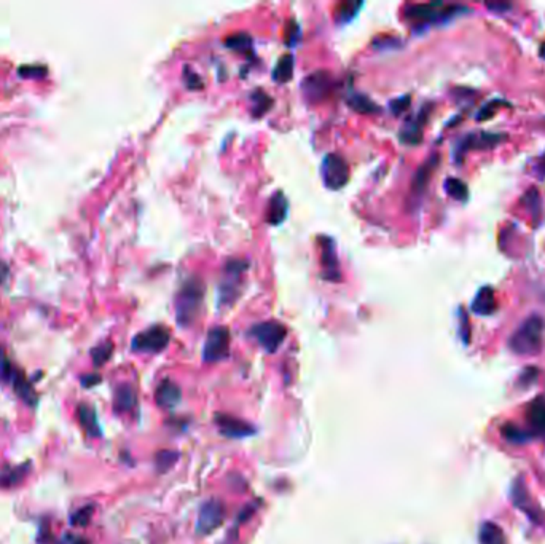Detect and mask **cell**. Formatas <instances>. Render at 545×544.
<instances>
[{"label":"cell","mask_w":545,"mask_h":544,"mask_svg":"<svg viewBox=\"0 0 545 544\" xmlns=\"http://www.w3.org/2000/svg\"><path fill=\"white\" fill-rule=\"evenodd\" d=\"M545 321L542 316L532 315L520 324L508 339V348L520 356H534L544 347Z\"/></svg>","instance_id":"cell-1"},{"label":"cell","mask_w":545,"mask_h":544,"mask_svg":"<svg viewBox=\"0 0 545 544\" xmlns=\"http://www.w3.org/2000/svg\"><path fill=\"white\" fill-rule=\"evenodd\" d=\"M204 299V285L199 278H188L183 281L176 297V318L180 328H188L198 318Z\"/></svg>","instance_id":"cell-2"},{"label":"cell","mask_w":545,"mask_h":544,"mask_svg":"<svg viewBox=\"0 0 545 544\" xmlns=\"http://www.w3.org/2000/svg\"><path fill=\"white\" fill-rule=\"evenodd\" d=\"M466 10L459 5H443L442 2L410 5L405 8V18H408L414 25H431V22L447 21Z\"/></svg>","instance_id":"cell-3"},{"label":"cell","mask_w":545,"mask_h":544,"mask_svg":"<svg viewBox=\"0 0 545 544\" xmlns=\"http://www.w3.org/2000/svg\"><path fill=\"white\" fill-rule=\"evenodd\" d=\"M249 264L242 259H230L223 267V280L218 287L222 305H232L241 292L242 276H244Z\"/></svg>","instance_id":"cell-4"},{"label":"cell","mask_w":545,"mask_h":544,"mask_svg":"<svg viewBox=\"0 0 545 544\" xmlns=\"http://www.w3.org/2000/svg\"><path fill=\"white\" fill-rule=\"evenodd\" d=\"M249 335L256 339L257 344L265 351L275 353L282 345V342L286 340L287 329L280 321H263L252 326V329L249 330Z\"/></svg>","instance_id":"cell-5"},{"label":"cell","mask_w":545,"mask_h":544,"mask_svg":"<svg viewBox=\"0 0 545 544\" xmlns=\"http://www.w3.org/2000/svg\"><path fill=\"white\" fill-rule=\"evenodd\" d=\"M322 181L330 190H340L349 181V164L339 153H327L322 160Z\"/></svg>","instance_id":"cell-6"},{"label":"cell","mask_w":545,"mask_h":544,"mask_svg":"<svg viewBox=\"0 0 545 544\" xmlns=\"http://www.w3.org/2000/svg\"><path fill=\"white\" fill-rule=\"evenodd\" d=\"M169 342L171 334L168 329L164 326H152L134 337L131 348L136 353H162Z\"/></svg>","instance_id":"cell-7"},{"label":"cell","mask_w":545,"mask_h":544,"mask_svg":"<svg viewBox=\"0 0 545 544\" xmlns=\"http://www.w3.org/2000/svg\"><path fill=\"white\" fill-rule=\"evenodd\" d=\"M227 510L222 500L211 498L201 505L197 519V531L199 535H209L223 524Z\"/></svg>","instance_id":"cell-8"},{"label":"cell","mask_w":545,"mask_h":544,"mask_svg":"<svg viewBox=\"0 0 545 544\" xmlns=\"http://www.w3.org/2000/svg\"><path fill=\"white\" fill-rule=\"evenodd\" d=\"M230 353V330L223 326L212 328L206 335L203 359L206 363H218L228 356Z\"/></svg>","instance_id":"cell-9"},{"label":"cell","mask_w":545,"mask_h":544,"mask_svg":"<svg viewBox=\"0 0 545 544\" xmlns=\"http://www.w3.org/2000/svg\"><path fill=\"white\" fill-rule=\"evenodd\" d=\"M331 88H334V80L327 70H316L308 75L301 84V90L310 103H321L331 93Z\"/></svg>","instance_id":"cell-10"},{"label":"cell","mask_w":545,"mask_h":544,"mask_svg":"<svg viewBox=\"0 0 545 544\" xmlns=\"http://www.w3.org/2000/svg\"><path fill=\"white\" fill-rule=\"evenodd\" d=\"M214 422L217 425L221 434L230 439H242V437H249L256 434V428L254 425L244 422L238 417H232L228 413H216Z\"/></svg>","instance_id":"cell-11"},{"label":"cell","mask_w":545,"mask_h":544,"mask_svg":"<svg viewBox=\"0 0 545 544\" xmlns=\"http://www.w3.org/2000/svg\"><path fill=\"white\" fill-rule=\"evenodd\" d=\"M512 501L513 505L518 507V510L523 511L526 516H528L531 520L534 522H541L542 520V512L539 510L537 505L528 493V488H526V484L523 481V477H518L517 481L513 482L512 486Z\"/></svg>","instance_id":"cell-12"},{"label":"cell","mask_w":545,"mask_h":544,"mask_svg":"<svg viewBox=\"0 0 545 544\" xmlns=\"http://www.w3.org/2000/svg\"><path fill=\"white\" fill-rule=\"evenodd\" d=\"M319 246H321V262H322V268H324V278L330 281H340L341 273H340V265H339V257H336V250L334 241L327 236H321L319 238Z\"/></svg>","instance_id":"cell-13"},{"label":"cell","mask_w":545,"mask_h":544,"mask_svg":"<svg viewBox=\"0 0 545 544\" xmlns=\"http://www.w3.org/2000/svg\"><path fill=\"white\" fill-rule=\"evenodd\" d=\"M506 139V134L499 133H477L469 134L464 139H461L458 153L464 155L467 150H482V149H493L499 145Z\"/></svg>","instance_id":"cell-14"},{"label":"cell","mask_w":545,"mask_h":544,"mask_svg":"<svg viewBox=\"0 0 545 544\" xmlns=\"http://www.w3.org/2000/svg\"><path fill=\"white\" fill-rule=\"evenodd\" d=\"M437 163H438V157H431L428 162H426L423 167L416 171V174H414V179H413V184H412L410 205L418 206L419 203H421V200L426 193V188H428V184H429V179H431L432 173H434Z\"/></svg>","instance_id":"cell-15"},{"label":"cell","mask_w":545,"mask_h":544,"mask_svg":"<svg viewBox=\"0 0 545 544\" xmlns=\"http://www.w3.org/2000/svg\"><path fill=\"white\" fill-rule=\"evenodd\" d=\"M496 309H497L496 294L493 291V287H490V286H485V287L480 289L471 304V310L478 316L493 315Z\"/></svg>","instance_id":"cell-16"},{"label":"cell","mask_w":545,"mask_h":544,"mask_svg":"<svg viewBox=\"0 0 545 544\" xmlns=\"http://www.w3.org/2000/svg\"><path fill=\"white\" fill-rule=\"evenodd\" d=\"M182 391L177 383L173 380H163L159 383L155 393V401L159 407L163 409H173L180 402Z\"/></svg>","instance_id":"cell-17"},{"label":"cell","mask_w":545,"mask_h":544,"mask_svg":"<svg viewBox=\"0 0 545 544\" xmlns=\"http://www.w3.org/2000/svg\"><path fill=\"white\" fill-rule=\"evenodd\" d=\"M526 422L531 428V434L545 436V399L537 398L526 409Z\"/></svg>","instance_id":"cell-18"},{"label":"cell","mask_w":545,"mask_h":544,"mask_svg":"<svg viewBox=\"0 0 545 544\" xmlns=\"http://www.w3.org/2000/svg\"><path fill=\"white\" fill-rule=\"evenodd\" d=\"M29 471H31V463H21L13 466H4L0 469V488H13L25 481Z\"/></svg>","instance_id":"cell-19"},{"label":"cell","mask_w":545,"mask_h":544,"mask_svg":"<svg viewBox=\"0 0 545 544\" xmlns=\"http://www.w3.org/2000/svg\"><path fill=\"white\" fill-rule=\"evenodd\" d=\"M136 404H138V394H136V389L131 385L123 383V385H120L115 389L114 409L117 413L131 412L136 407Z\"/></svg>","instance_id":"cell-20"},{"label":"cell","mask_w":545,"mask_h":544,"mask_svg":"<svg viewBox=\"0 0 545 544\" xmlns=\"http://www.w3.org/2000/svg\"><path fill=\"white\" fill-rule=\"evenodd\" d=\"M287 209H289V205L286 197H284V193L276 192L270 200L268 212H266V221H268V224H271V226H281L287 217Z\"/></svg>","instance_id":"cell-21"},{"label":"cell","mask_w":545,"mask_h":544,"mask_svg":"<svg viewBox=\"0 0 545 544\" xmlns=\"http://www.w3.org/2000/svg\"><path fill=\"white\" fill-rule=\"evenodd\" d=\"M11 385H13V389H15V393L18 394V398L25 402L26 406H29V407L37 406L39 396H37V393L34 391L31 382L27 380L26 375L22 374L21 370L16 372V375L13 378V382H11Z\"/></svg>","instance_id":"cell-22"},{"label":"cell","mask_w":545,"mask_h":544,"mask_svg":"<svg viewBox=\"0 0 545 544\" xmlns=\"http://www.w3.org/2000/svg\"><path fill=\"white\" fill-rule=\"evenodd\" d=\"M77 415H79V422L83 427V429L86 431L88 436L91 437H99L100 436V427L98 422V415L94 407L90 404H80L79 409H77Z\"/></svg>","instance_id":"cell-23"},{"label":"cell","mask_w":545,"mask_h":544,"mask_svg":"<svg viewBox=\"0 0 545 544\" xmlns=\"http://www.w3.org/2000/svg\"><path fill=\"white\" fill-rule=\"evenodd\" d=\"M480 544H507L504 530L494 522H483L478 531Z\"/></svg>","instance_id":"cell-24"},{"label":"cell","mask_w":545,"mask_h":544,"mask_svg":"<svg viewBox=\"0 0 545 544\" xmlns=\"http://www.w3.org/2000/svg\"><path fill=\"white\" fill-rule=\"evenodd\" d=\"M294 75V56L292 55H284L280 61H277L275 70H272V80L277 84H287L292 80Z\"/></svg>","instance_id":"cell-25"},{"label":"cell","mask_w":545,"mask_h":544,"mask_svg":"<svg viewBox=\"0 0 545 544\" xmlns=\"http://www.w3.org/2000/svg\"><path fill=\"white\" fill-rule=\"evenodd\" d=\"M423 120H424V117L421 114V117H418L414 122L407 123V127L402 129V133H400L402 143L410 144V145L421 143V139H423Z\"/></svg>","instance_id":"cell-26"},{"label":"cell","mask_w":545,"mask_h":544,"mask_svg":"<svg viewBox=\"0 0 545 544\" xmlns=\"http://www.w3.org/2000/svg\"><path fill=\"white\" fill-rule=\"evenodd\" d=\"M501 434L511 444H526L531 439V433L513 423H507L501 428Z\"/></svg>","instance_id":"cell-27"},{"label":"cell","mask_w":545,"mask_h":544,"mask_svg":"<svg viewBox=\"0 0 545 544\" xmlns=\"http://www.w3.org/2000/svg\"><path fill=\"white\" fill-rule=\"evenodd\" d=\"M362 2H343L340 4L339 7H336L335 10V20L336 22H340V25H345V22H349L351 20H354L355 16H357L359 10L362 8Z\"/></svg>","instance_id":"cell-28"},{"label":"cell","mask_w":545,"mask_h":544,"mask_svg":"<svg viewBox=\"0 0 545 544\" xmlns=\"http://www.w3.org/2000/svg\"><path fill=\"white\" fill-rule=\"evenodd\" d=\"M252 101V114L254 117H262L271 109L272 99L263 90H256L251 96Z\"/></svg>","instance_id":"cell-29"},{"label":"cell","mask_w":545,"mask_h":544,"mask_svg":"<svg viewBox=\"0 0 545 544\" xmlns=\"http://www.w3.org/2000/svg\"><path fill=\"white\" fill-rule=\"evenodd\" d=\"M445 190L449 197L458 201H467L469 198V188H467L466 182L456 179V177H448L445 181Z\"/></svg>","instance_id":"cell-30"},{"label":"cell","mask_w":545,"mask_h":544,"mask_svg":"<svg viewBox=\"0 0 545 544\" xmlns=\"http://www.w3.org/2000/svg\"><path fill=\"white\" fill-rule=\"evenodd\" d=\"M348 105L353 108L355 112L359 114H373V112H378V105L373 103L372 99H369L364 94H354L348 99Z\"/></svg>","instance_id":"cell-31"},{"label":"cell","mask_w":545,"mask_h":544,"mask_svg":"<svg viewBox=\"0 0 545 544\" xmlns=\"http://www.w3.org/2000/svg\"><path fill=\"white\" fill-rule=\"evenodd\" d=\"M225 45H227L228 48L233 50V51L246 53L247 50H251L252 39H251V35L246 34V32H238L235 35H230V37L225 40Z\"/></svg>","instance_id":"cell-32"},{"label":"cell","mask_w":545,"mask_h":544,"mask_svg":"<svg viewBox=\"0 0 545 544\" xmlns=\"http://www.w3.org/2000/svg\"><path fill=\"white\" fill-rule=\"evenodd\" d=\"M94 510H96L94 505H86V506L80 507V510H77L72 516H70V525H72V527H77V529L86 527V525L91 522Z\"/></svg>","instance_id":"cell-33"},{"label":"cell","mask_w":545,"mask_h":544,"mask_svg":"<svg viewBox=\"0 0 545 544\" xmlns=\"http://www.w3.org/2000/svg\"><path fill=\"white\" fill-rule=\"evenodd\" d=\"M112 353H114V344H112V342H104V344H100L96 348H93L91 359H93L94 365H96V368L104 365L110 359Z\"/></svg>","instance_id":"cell-34"},{"label":"cell","mask_w":545,"mask_h":544,"mask_svg":"<svg viewBox=\"0 0 545 544\" xmlns=\"http://www.w3.org/2000/svg\"><path fill=\"white\" fill-rule=\"evenodd\" d=\"M18 369L11 364V361L7 358V354L4 353L2 348H0V382L2 383H10L13 382V378L16 375Z\"/></svg>","instance_id":"cell-35"},{"label":"cell","mask_w":545,"mask_h":544,"mask_svg":"<svg viewBox=\"0 0 545 544\" xmlns=\"http://www.w3.org/2000/svg\"><path fill=\"white\" fill-rule=\"evenodd\" d=\"M177 460H179V453H177V452H171V451L158 452L157 453V458H155L157 469L159 472L169 471L177 463Z\"/></svg>","instance_id":"cell-36"},{"label":"cell","mask_w":545,"mask_h":544,"mask_svg":"<svg viewBox=\"0 0 545 544\" xmlns=\"http://www.w3.org/2000/svg\"><path fill=\"white\" fill-rule=\"evenodd\" d=\"M21 77H26V79H40V77H45L48 69L41 64H27V66H21L18 69Z\"/></svg>","instance_id":"cell-37"},{"label":"cell","mask_w":545,"mask_h":544,"mask_svg":"<svg viewBox=\"0 0 545 544\" xmlns=\"http://www.w3.org/2000/svg\"><path fill=\"white\" fill-rule=\"evenodd\" d=\"M300 40V26L295 21H290L286 32V44L289 46H294Z\"/></svg>","instance_id":"cell-38"},{"label":"cell","mask_w":545,"mask_h":544,"mask_svg":"<svg viewBox=\"0 0 545 544\" xmlns=\"http://www.w3.org/2000/svg\"><path fill=\"white\" fill-rule=\"evenodd\" d=\"M459 334L461 339H463L464 344H469L471 339V326H469V319H467V315L464 310H461V326H459Z\"/></svg>","instance_id":"cell-39"},{"label":"cell","mask_w":545,"mask_h":544,"mask_svg":"<svg viewBox=\"0 0 545 544\" xmlns=\"http://www.w3.org/2000/svg\"><path fill=\"white\" fill-rule=\"evenodd\" d=\"M537 380V369H526L523 374L520 375L521 387H530Z\"/></svg>","instance_id":"cell-40"},{"label":"cell","mask_w":545,"mask_h":544,"mask_svg":"<svg viewBox=\"0 0 545 544\" xmlns=\"http://www.w3.org/2000/svg\"><path fill=\"white\" fill-rule=\"evenodd\" d=\"M408 105H410V96H404V98H400V99L393 101V103H390V109H393V112H394L395 115H399V114H402V112H404L408 108Z\"/></svg>","instance_id":"cell-41"},{"label":"cell","mask_w":545,"mask_h":544,"mask_svg":"<svg viewBox=\"0 0 545 544\" xmlns=\"http://www.w3.org/2000/svg\"><path fill=\"white\" fill-rule=\"evenodd\" d=\"M185 74L188 75V77H185V79H187V85H188V88H190V90H201V88H203V82H201V79L197 74H192L190 69H185Z\"/></svg>","instance_id":"cell-42"},{"label":"cell","mask_w":545,"mask_h":544,"mask_svg":"<svg viewBox=\"0 0 545 544\" xmlns=\"http://www.w3.org/2000/svg\"><path fill=\"white\" fill-rule=\"evenodd\" d=\"M61 544H90V541H88L86 538H83V536L67 533V535L63 536Z\"/></svg>","instance_id":"cell-43"},{"label":"cell","mask_w":545,"mask_h":544,"mask_svg":"<svg viewBox=\"0 0 545 544\" xmlns=\"http://www.w3.org/2000/svg\"><path fill=\"white\" fill-rule=\"evenodd\" d=\"M100 382V377L98 374H91V375H85L81 377V385L85 388H93L94 385H98Z\"/></svg>","instance_id":"cell-44"},{"label":"cell","mask_w":545,"mask_h":544,"mask_svg":"<svg viewBox=\"0 0 545 544\" xmlns=\"http://www.w3.org/2000/svg\"><path fill=\"white\" fill-rule=\"evenodd\" d=\"M8 273H10V271H8V265L5 264V262H0V285H2V283H4L5 280H7Z\"/></svg>","instance_id":"cell-45"},{"label":"cell","mask_w":545,"mask_h":544,"mask_svg":"<svg viewBox=\"0 0 545 544\" xmlns=\"http://www.w3.org/2000/svg\"><path fill=\"white\" fill-rule=\"evenodd\" d=\"M537 173L541 174L542 177H545V153H544V157L539 160V163H537Z\"/></svg>","instance_id":"cell-46"},{"label":"cell","mask_w":545,"mask_h":544,"mask_svg":"<svg viewBox=\"0 0 545 544\" xmlns=\"http://www.w3.org/2000/svg\"><path fill=\"white\" fill-rule=\"evenodd\" d=\"M488 8L491 10H499V8H511L508 4H488Z\"/></svg>","instance_id":"cell-47"},{"label":"cell","mask_w":545,"mask_h":544,"mask_svg":"<svg viewBox=\"0 0 545 544\" xmlns=\"http://www.w3.org/2000/svg\"><path fill=\"white\" fill-rule=\"evenodd\" d=\"M542 58H545V45L542 46Z\"/></svg>","instance_id":"cell-48"}]
</instances>
